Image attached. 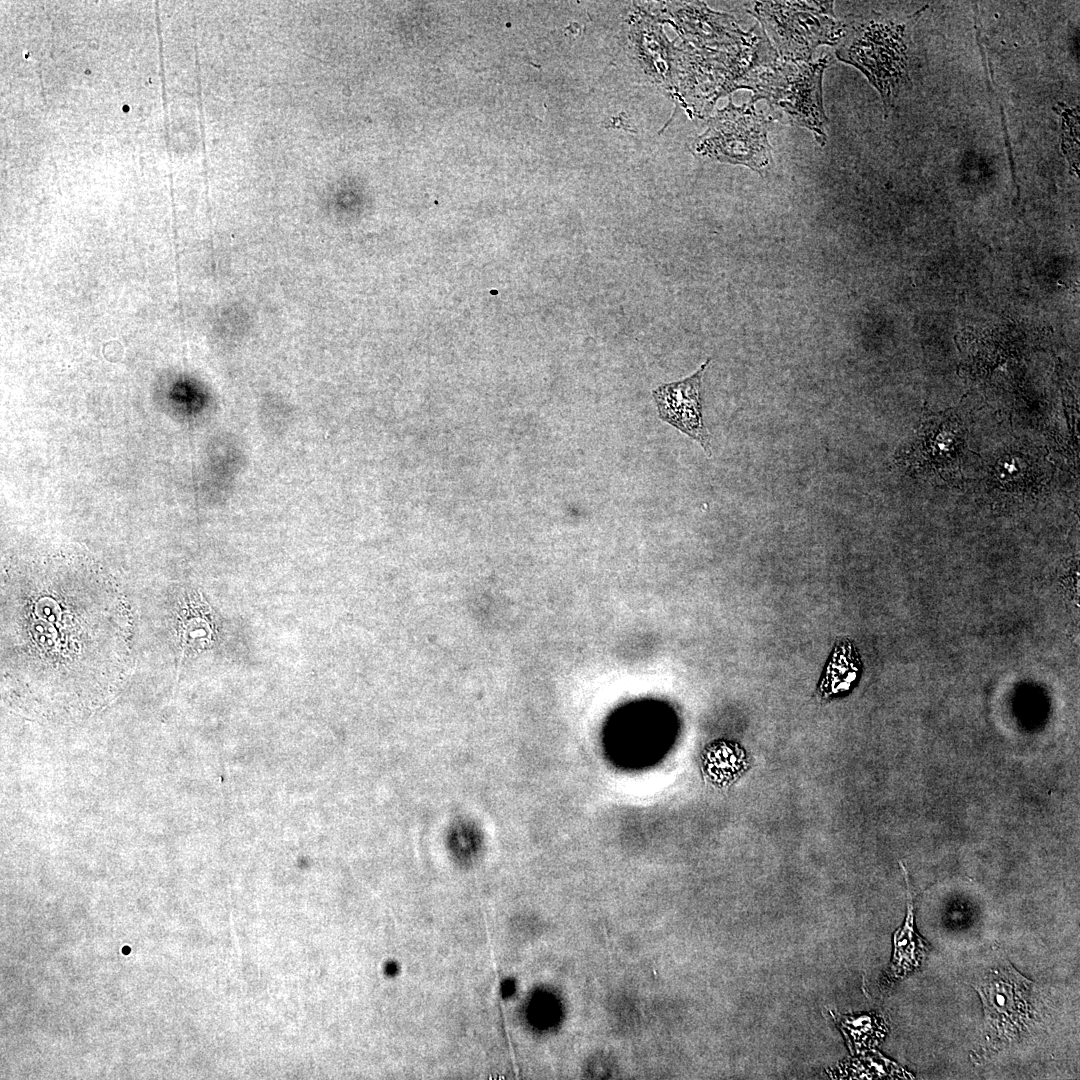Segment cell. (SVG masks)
<instances>
[{"instance_id":"cell-5","label":"cell","mask_w":1080,"mask_h":1080,"mask_svg":"<svg viewBox=\"0 0 1080 1080\" xmlns=\"http://www.w3.org/2000/svg\"><path fill=\"white\" fill-rule=\"evenodd\" d=\"M769 126L770 121L755 110L753 102L735 106L730 101L709 121L694 148L700 155L741 164L763 175L773 165Z\"/></svg>"},{"instance_id":"cell-4","label":"cell","mask_w":1080,"mask_h":1080,"mask_svg":"<svg viewBox=\"0 0 1080 1080\" xmlns=\"http://www.w3.org/2000/svg\"><path fill=\"white\" fill-rule=\"evenodd\" d=\"M842 22L836 57L861 70L890 106L905 78L904 27L876 14Z\"/></svg>"},{"instance_id":"cell-7","label":"cell","mask_w":1080,"mask_h":1080,"mask_svg":"<svg viewBox=\"0 0 1080 1080\" xmlns=\"http://www.w3.org/2000/svg\"><path fill=\"white\" fill-rule=\"evenodd\" d=\"M710 361L708 358L691 376L663 384L652 392L660 419L696 440L709 456L711 447L703 423L700 390Z\"/></svg>"},{"instance_id":"cell-11","label":"cell","mask_w":1080,"mask_h":1080,"mask_svg":"<svg viewBox=\"0 0 1080 1080\" xmlns=\"http://www.w3.org/2000/svg\"><path fill=\"white\" fill-rule=\"evenodd\" d=\"M703 765L713 782L725 785L733 782L746 770L748 760L739 744L720 740L709 745L704 751Z\"/></svg>"},{"instance_id":"cell-10","label":"cell","mask_w":1080,"mask_h":1080,"mask_svg":"<svg viewBox=\"0 0 1080 1080\" xmlns=\"http://www.w3.org/2000/svg\"><path fill=\"white\" fill-rule=\"evenodd\" d=\"M938 423L923 425L917 440L907 451V461L920 464L923 460L929 464H940L952 457L958 443L957 425H952L948 420Z\"/></svg>"},{"instance_id":"cell-9","label":"cell","mask_w":1080,"mask_h":1080,"mask_svg":"<svg viewBox=\"0 0 1080 1080\" xmlns=\"http://www.w3.org/2000/svg\"><path fill=\"white\" fill-rule=\"evenodd\" d=\"M860 668L861 661L853 644L846 639L838 640L818 685L820 696L828 699L849 691L859 675Z\"/></svg>"},{"instance_id":"cell-6","label":"cell","mask_w":1080,"mask_h":1080,"mask_svg":"<svg viewBox=\"0 0 1080 1080\" xmlns=\"http://www.w3.org/2000/svg\"><path fill=\"white\" fill-rule=\"evenodd\" d=\"M1030 981L1011 965L989 973L976 990L983 1001L988 1026L999 1037L1021 1031L1029 1018Z\"/></svg>"},{"instance_id":"cell-3","label":"cell","mask_w":1080,"mask_h":1080,"mask_svg":"<svg viewBox=\"0 0 1080 1080\" xmlns=\"http://www.w3.org/2000/svg\"><path fill=\"white\" fill-rule=\"evenodd\" d=\"M833 1H752L745 8L762 25L764 35L784 60L809 61L820 45L836 46L843 22Z\"/></svg>"},{"instance_id":"cell-12","label":"cell","mask_w":1080,"mask_h":1080,"mask_svg":"<svg viewBox=\"0 0 1080 1080\" xmlns=\"http://www.w3.org/2000/svg\"><path fill=\"white\" fill-rule=\"evenodd\" d=\"M835 1022L845 1036L852 1053L875 1045L885 1033L883 1019L874 1014L838 1015L831 1012Z\"/></svg>"},{"instance_id":"cell-1","label":"cell","mask_w":1080,"mask_h":1080,"mask_svg":"<svg viewBox=\"0 0 1080 1080\" xmlns=\"http://www.w3.org/2000/svg\"><path fill=\"white\" fill-rule=\"evenodd\" d=\"M1 672L6 698L45 717L75 718L107 703L132 666L125 595L99 564L75 552L6 571Z\"/></svg>"},{"instance_id":"cell-8","label":"cell","mask_w":1080,"mask_h":1080,"mask_svg":"<svg viewBox=\"0 0 1080 1080\" xmlns=\"http://www.w3.org/2000/svg\"><path fill=\"white\" fill-rule=\"evenodd\" d=\"M907 886V915L904 925L894 934V953L889 969L883 978V983L893 984L904 977L913 968L917 967L925 950V944L914 931L913 926V903L910 893L908 873L902 862H899Z\"/></svg>"},{"instance_id":"cell-2","label":"cell","mask_w":1080,"mask_h":1080,"mask_svg":"<svg viewBox=\"0 0 1080 1080\" xmlns=\"http://www.w3.org/2000/svg\"><path fill=\"white\" fill-rule=\"evenodd\" d=\"M830 56L817 60L781 59L771 45L758 54L741 87L751 89V102L765 100L776 118L810 130L816 141L827 143L828 119L822 98V79Z\"/></svg>"}]
</instances>
